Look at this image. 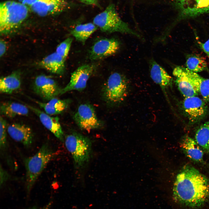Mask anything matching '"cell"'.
<instances>
[{
  "mask_svg": "<svg viewBox=\"0 0 209 209\" xmlns=\"http://www.w3.org/2000/svg\"><path fill=\"white\" fill-rule=\"evenodd\" d=\"M20 73L14 72L0 80V91L2 93L10 94L18 90L21 87Z\"/></svg>",
  "mask_w": 209,
  "mask_h": 209,
  "instance_id": "7402d4cb",
  "label": "cell"
},
{
  "mask_svg": "<svg viewBox=\"0 0 209 209\" xmlns=\"http://www.w3.org/2000/svg\"><path fill=\"white\" fill-rule=\"evenodd\" d=\"M33 89L35 92L42 99L49 101L60 95L62 89L51 77L41 75L35 78Z\"/></svg>",
  "mask_w": 209,
  "mask_h": 209,
  "instance_id": "9c48e42d",
  "label": "cell"
},
{
  "mask_svg": "<svg viewBox=\"0 0 209 209\" xmlns=\"http://www.w3.org/2000/svg\"><path fill=\"white\" fill-rule=\"evenodd\" d=\"M206 104L203 100L197 96L185 98L183 108L190 123H196L206 116L208 111Z\"/></svg>",
  "mask_w": 209,
  "mask_h": 209,
  "instance_id": "30bf717a",
  "label": "cell"
},
{
  "mask_svg": "<svg viewBox=\"0 0 209 209\" xmlns=\"http://www.w3.org/2000/svg\"><path fill=\"white\" fill-rule=\"evenodd\" d=\"M53 154L49 143L46 142L35 155L24 159L28 191L31 190L39 176L53 158Z\"/></svg>",
  "mask_w": 209,
  "mask_h": 209,
  "instance_id": "277c9868",
  "label": "cell"
},
{
  "mask_svg": "<svg viewBox=\"0 0 209 209\" xmlns=\"http://www.w3.org/2000/svg\"><path fill=\"white\" fill-rule=\"evenodd\" d=\"M119 47V42L114 38L100 39L91 47L89 57L92 60H96L107 57L115 53Z\"/></svg>",
  "mask_w": 209,
  "mask_h": 209,
  "instance_id": "7c38bea8",
  "label": "cell"
},
{
  "mask_svg": "<svg viewBox=\"0 0 209 209\" xmlns=\"http://www.w3.org/2000/svg\"><path fill=\"white\" fill-rule=\"evenodd\" d=\"M26 105L38 116L45 127L60 140L64 141V133L58 117L51 116L37 108L28 104Z\"/></svg>",
  "mask_w": 209,
  "mask_h": 209,
  "instance_id": "5bb4252c",
  "label": "cell"
},
{
  "mask_svg": "<svg viewBox=\"0 0 209 209\" xmlns=\"http://www.w3.org/2000/svg\"><path fill=\"white\" fill-rule=\"evenodd\" d=\"M7 122L6 120L1 116L0 118V146L3 149L7 145Z\"/></svg>",
  "mask_w": 209,
  "mask_h": 209,
  "instance_id": "83f0119b",
  "label": "cell"
},
{
  "mask_svg": "<svg viewBox=\"0 0 209 209\" xmlns=\"http://www.w3.org/2000/svg\"><path fill=\"white\" fill-rule=\"evenodd\" d=\"M48 209V208L47 207H46V208H43V209Z\"/></svg>",
  "mask_w": 209,
  "mask_h": 209,
  "instance_id": "836d02e7",
  "label": "cell"
},
{
  "mask_svg": "<svg viewBox=\"0 0 209 209\" xmlns=\"http://www.w3.org/2000/svg\"><path fill=\"white\" fill-rule=\"evenodd\" d=\"M195 140L203 150L209 152V121L202 124L197 131Z\"/></svg>",
  "mask_w": 209,
  "mask_h": 209,
  "instance_id": "d4e9b609",
  "label": "cell"
},
{
  "mask_svg": "<svg viewBox=\"0 0 209 209\" xmlns=\"http://www.w3.org/2000/svg\"><path fill=\"white\" fill-rule=\"evenodd\" d=\"M186 65L188 69L196 73L208 69L206 60L202 57L197 55L189 56L186 59Z\"/></svg>",
  "mask_w": 209,
  "mask_h": 209,
  "instance_id": "484cf974",
  "label": "cell"
},
{
  "mask_svg": "<svg viewBox=\"0 0 209 209\" xmlns=\"http://www.w3.org/2000/svg\"><path fill=\"white\" fill-rule=\"evenodd\" d=\"M174 4L179 19L209 13V0H175Z\"/></svg>",
  "mask_w": 209,
  "mask_h": 209,
  "instance_id": "ba28073f",
  "label": "cell"
},
{
  "mask_svg": "<svg viewBox=\"0 0 209 209\" xmlns=\"http://www.w3.org/2000/svg\"><path fill=\"white\" fill-rule=\"evenodd\" d=\"M97 28L95 24L91 23L80 24L72 30L71 33L76 40L84 43Z\"/></svg>",
  "mask_w": 209,
  "mask_h": 209,
  "instance_id": "cb8c5ba5",
  "label": "cell"
},
{
  "mask_svg": "<svg viewBox=\"0 0 209 209\" xmlns=\"http://www.w3.org/2000/svg\"><path fill=\"white\" fill-rule=\"evenodd\" d=\"M35 102L44 110L46 113L52 116L60 114L64 111L69 106L71 100L67 99L61 100L55 98L46 103L37 101Z\"/></svg>",
  "mask_w": 209,
  "mask_h": 209,
  "instance_id": "44dd1931",
  "label": "cell"
},
{
  "mask_svg": "<svg viewBox=\"0 0 209 209\" xmlns=\"http://www.w3.org/2000/svg\"><path fill=\"white\" fill-rule=\"evenodd\" d=\"M81 2L87 4H95L97 0H80Z\"/></svg>",
  "mask_w": 209,
  "mask_h": 209,
  "instance_id": "d6a6232c",
  "label": "cell"
},
{
  "mask_svg": "<svg viewBox=\"0 0 209 209\" xmlns=\"http://www.w3.org/2000/svg\"><path fill=\"white\" fill-rule=\"evenodd\" d=\"M93 23L103 32H119L141 38L140 35L130 28L127 24L121 19L113 4L109 5L104 11L96 16L93 19Z\"/></svg>",
  "mask_w": 209,
  "mask_h": 209,
  "instance_id": "3957f363",
  "label": "cell"
},
{
  "mask_svg": "<svg viewBox=\"0 0 209 209\" xmlns=\"http://www.w3.org/2000/svg\"><path fill=\"white\" fill-rule=\"evenodd\" d=\"M200 48L204 52L209 58V38L204 43L197 41Z\"/></svg>",
  "mask_w": 209,
  "mask_h": 209,
  "instance_id": "f1b7e54d",
  "label": "cell"
},
{
  "mask_svg": "<svg viewBox=\"0 0 209 209\" xmlns=\"http://www.w3.org/2000/svg\"><path fill=\"white\" fill-rule=\"evenodd\" d=\"M94 70L93 65L85 64L79 67L71 74L69 82L62 89L60 95L71 91H80L84 89Z\"/></svg>",
  "mask_w": 209,
  "mask_h": 209,
  "instance_id": "8fae6325",
  "label": "cell"
},
{
  "mask_svg": "<svg viewBox=\"0 0 209 209\" xmlns=\"http://www.w3.org/2000/svg\"><path fill=\"white\" fill-rule=\"evenodd\" d=\"M73 39L68 37L61 43L57 47L56 52L65 60L68 56Z\"/></svg>",
  "mask_w": 209,
  "mask_h": 209,
  "instance_id": "4316f807",
  "label": "cell"
},
{
  "mask_svg": "<svg viewBox=\"0 0 209 209\" xmlns=\"http://www.w3.org/2000/svg\"><path fill=\"white\" fill-rule=\"evenodd\" d=\"M38 0H20V2L27 6L28 8Z\"/></svg>",
  "mask_w": 209,
  "mask_h": 209,
  "instance_id": "1f68e13d",
  "label": "cell"
},
{
  "mask_svg": "<svg viewBox=\"0 0 209 209\" xmlns=\"http://www.w3.org/2000/svg\"><path fill=\"white\" fill-rule=\"evenodd\" d=\"M29 109L26 105L13 102H6L1 103L0 113L2 116L12 118L18 116L28 115Z\"/></svg>",
  "mask_w": 209,
  "mask_h": 209,
  "instance_id": "ffe728a7",
  "label": "cell"
},
{
  "mask_svg": "<svg viewBox=\"0 0 209 209\" xmlns=\"http://www.w3.org/2000/svg\"><path fill=\"white\" fill-rule=\"evenodd\" d=\"M151 77L154 82L163 90L172 84V78L165 70L154 61L152 60L150 67Z\"/></svg>",
  "mask_w": 209,
  "mask_h": 209,
  "instance_id": "ac0fdd59",
  "label": "cell"
},
{
  "mask_svg": "<svg viewBox=\"0 0 209 209\" xmlns=\"http://www.w3.org/2000/svg\"><path fill=\"white\" fill-rule=\"evenodd\" d=\"M6 44L4 41L1 40L0 42V56L1 57L5 53L6 50Z\"/></svg>",
  "mask_w": 209,
  "mask_h": 209,
  "instance_id": "4dcf8cb0",
  "label": "cell"
},
{
  "mask_svg": "<svg viewBox=\"0 0 209 209\" xmlns=\"http://www.w3.org/2000/svg\"><path fill=\"white\" fill-rule=\"evenodd\" d=\"M187 73L193 81L203 100L209 105V78H204L197 73L189 70H188Z\"/></svg>",
  "mask_w": 209,
  "mask_h": 209,
  "instance_id": "603a6c76",
  "label": "cell"
},
{
  "mask_svg": "<svg viewBox=\"0 0 209 209\" xmlns=\"http://www.w3.org/2000/svg\"><path fill=\"white\" fill-rule=\"evenodd\" d=\"M172 192L174 201L183 209L209 207V180L192 166H185L177 174Z\"/></svg>",
  "mask_w": 209,
  "mask_h": 209,
  "instance_id": "6da1fadb",
  "label": "cell"
},
{
  "mask_svg": "<svg viewBox=\"0 0 209 209\" xmlns=\"http://www.w3.org/2000/svg\"><path fill=\"white\" fill-rule=\"evenodd\" d=\"M30 9L21 2L7 1L0 4V31L9 33L16 29L28 16Z\"/></svg>",
  "mask_w": 209,
  "mask_h": 209,
  "instance_id": "7a4b0ae2",
  "label": "cell"
},
{
  "mask_svg": "<svg viewBox=\"0 0 209 209\" xmlns=\"http://www.w3.org/2000/svg\"><path fill=\"white\" fill-rule=\"evenodd\" d=\"M179 90L185 98L197 96L199 93L193 82L184 71L183 67L177 66L173 71Z\"/></svg>",
  "mask_w": 209,
  "mask_h": 209,
  "instance_id": "9a60e30c",
  "label": "cell"
},
{
  "mask_svg": "<svg viewBox=\"0 0 209 209\" xmlns=\"http://www.w3.org/2000/svg\"><path fill=\"white\" fill-rule=\"evenodd\" d=\"M181 146L186 155L191 159L196 162H200L203 160V152L202 149L192 138L188 136L184 137Z\"/></svg>",
  "mask_w": 209,
  "mask_h": 209,
  "instance_id": "d6986e66",
  "label": "cell"
},
{
  "mask_svg": "<svg viewBox=\"0 0 209 209\" xmlns=\"http://www.w3.org/2000/svg\"><path fill=\"white\" fill-rule=\"evenodd\" d=\"M7 131L10 137L15 141L28 147L32 144L33 135L31 128L25 125L14 123L7 127Z\"/></svg>",
  "mask_w": 209,
  "mask_h": 209,
  "instance_id": "2e32d148",
  "label": "cell"
},
{
  "mask_svg": "<svg viewBox=\"0 0 209 209\" xmlns=\"http://www.w3.org/2000/svg\"><path fill=\"white\" fill-rule=\"evenodd\" d=\"M73 118L80 128L87 131L100 128L103 126V123L97 116L93 107L88 103L79 106Z\"/></svg>",
  "mask_w": 209,
  "mask_h": 209,
  "instance_id": "52a82bcc",
  "label": "cell"
},
{
  "mask_svg": "<svg viewBox=\"0 0 209 209\" xmlns=\"http://www.w3.org/2000/svg\"><path fill=\"white\" fill-rule=\"evenodd\" d=\"M65 60L55 52L43 59L39 63V65L52 73L61 75L64 71Z\"/></svg>",
  "mask_w": 209,
  "mask_h": 209,
  "instance_id": "e0dca14e",
  "label": "cell"
},
{
  "mask_svg": "<svg viewBox=\"0 0 209 209\" xmlns=\"http://www.w3.org/2000/svg\"><path fill=\"white\" fill-rule=\"evenodd\" d=\"M66 6L65 0H39L28 8L39 16H45L60 12Z\"/></svg>",
  "mask_w": 209,
  "mask_h": 209,
  "instance_id": "4fadbf2b",
  "label": "cell"
},
{
  "mask_svg": "<svg viewBox=\"0 0 209 209\" xmlns=\"http://www.w3.org/2000/svg\"><path fill=\"white\" fill-rule=\"evenodd\" d=\"M10 176L8 172L0 166V185H1L9 179Z\"/></svg>",
  "mask_w": 209,
  "mask_h": 209,
  "instance_id": "f546056e",
  "label": "cell"
},
{
  "mask_svg": "<svg viewBox=\"0 0 209 209\" xmlns=\"http://www.w3.org/2000/svg\"><path fill=\"white\" fill-rule=\"evenodd\" d=\"M128 84L125 78L121 74L114 73L109 77L103 91L105 101L111 104L123 101L127 94Z\"/></svg>",
  "mask_w": 209,
  "mask_h": 209,
  "instance_id": "8992f818",
  "label": "cell"
},
{
  "mask_svg": "<svg viewBox=\"0 0 209 209\" xmlns=\"http://www.w3.org/2000/svg\"><path fill=\"white\" fill-rule=\"evenodd\" d=\"M65 143L76 167L81 168L89 161L92 152V142L89 138L73 132L66 136Z\"/></svg>",
  "mask_w": 209,
  "mask_h": 209,
  "instance_id": "5b68a950",
  "label": "cell"
}]
</instances>
